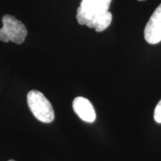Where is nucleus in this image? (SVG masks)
I'll use <instances>...</instances> for the list:
<instances>
[{"instance_id": "1", "label": "nucleus", "mask_w": 161, "mask_h": 161, "mask_svg": "<svg viewBox=\"0 0 161 161\" xmlns=\"http://www.w3.org/2000/svg\"><path fill=\"white\" fill-rule=\"evenodd\" d=\"M112 0H81L77 9V19L81 25L95 29L98 20L109 10Z\"/></svg>"}, {"instance_id": "2", "label": "nucleus", "mask_w": 161, "mask_h": 161, "mask_svg": "<svg viewBox=\"0 0 161 161\" xmlns=\"http://www.w3.org/2000/svg\"><path fill=\"white\" fill-rule=\"evenodd\" d=\"M27 102L33 115L40 122L50 123L55 119L52 104L46 96L38 90H31L27 95Z\"/></svg>"}, {"instance_id": "3", "label": "nucleus", "mask_w": 161, "mask_h": 161, "mask_svg": "<svg viewBox=\"0 0 161 161\" xmlns=\"http://www.w3.org/2000/svg\"><path fill=\"white\" fill-rule=\"evenodd\" d=\"M3 28L0 29V40L5 43L11 41L17 44L23 43L27 36L25 25L14 16L5 15L2 19Z\"/></svg>"}, {"instance_id": "4", "label": "nucleus", "mask_w": 161, "mask_h": 161, "mask_svg": "<svg viewBox=\"0 0 161 161\" xmlns=\"http://www.w3.org/2000/svg\"><path fill=\"white\" fill-rule=\"evenodd\" d=\"M147 43L157 44L161 41V4L152 14L144 30Z\"/></svg>"}, {"instance_id": "5", "label": "nucleus", "mask_w": 161, "mask_h": 161, "mask_svg": "<svg viewBox=\"0 0 161 161\" xmlns=\"http://www.w3.org/2000/svg\"><path fill=\"white\" fill-rule=\"evenodd\" d=\"M74 111L81 119L86 122H93L96 120V114L95 109L89 100L84 97L75 98L72 103Z\"/></svg>"}, {"instance_id": "6", "label": "nucleus", "mask_w": 161, "mask_h": 161, "mask_svg": "<svg viewBox=\"0 0 161 161\" xmlns=\"http://www.w3.org/2000/svg\"><path fill=\"white\" fill-rule=\"evenodd\" d=\"M113 16L112 14L110 12L108 11L106 14L102 16V17L100 18V19L98 20L97 25L95 27L96 31L97 32H102L105 30L107 28L109 27L112 22Z\"/></svg>"}, {"instance_id": "7", "label": "nucleus", "mask_w": 161, "mask_h": 161, "mask_svg": "<svg viewBox=\"0 0 161 161\" xmlns=\"http://www.w3.org/2000/svg\"><path fill=\"white\" fill-rule=\"evenodd\" d=\"M154 118L158 123H161V100L158 102L154 110Z\"/></svg>"}, {"instance_id": "8", "label": "nucleus", "mask_w": 161, "mask_h": 161, "mask_svg": "<svg viewBox=\"0 0 161 161\" xmlns=\"http://www.w3.org/2000/svg\"><path fill=\"white\" fill-rule=\"evenodd\" d=\"M138 1H140V2H142V1H145V0H138Z\"/></svg>"}, {"instance_id": "9", "label": "nucleus", "mask_w": 161, "mask_h": 161, "mask_svg": "<svg viewBox=\"0 0 161 161\" xmlns=\"http://www.w3.org/2000/svg\"><path fill=\"white\" fill-rule=\"evenodd\" d=\"M8 161H14V160H8Z\"/></svg>"}]
</instances>
